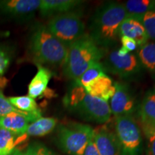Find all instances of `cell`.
Instances as JSON below:
<instances>
[{
    "instance_id": "cell-1",
    "label": "cell",
    "mask_w": 155,
    "mask_h": 155,
    "mask_svg": "<svg viewBox=\"0 0 155 155\" xmlns=\"http://www.w3.org/2000/svg\"><path fill=\"white\" fill-rule=\"evenodd\" d=\"M127 16L123 4H104L92 17L88 35L100 48L111 47L117 41L120 25Z\"/></svg>"
},
{
    "instance_id": "cell-2",
    "label": "cell",
    "mask_w": 155,
    "mask_h": 155,
    "mask_svg": "<svg viewBox=\"0 0 155 155\" xmlns=\"http://www.w3.org/2000/svg\"><path fill=\"white\" fill-rule=\"evenodd\" d=\"M64 106L81 119L104 124L110 120L111 108L108 102L91 96L83 86L75 84L65 95Z\"/></svg>"
},
{
    "instance_id": "cell-3",
    "label": "cell",
    "mask_w": 155,
    "mask_h": 155,
    "mask_svg": "<svg viewBox=\"0 0 155 155\" xmlns=\"http://www.w3.org/2000/svg\"><path fill=\"white\" fill-rule=\"evenodd\" d=\"M105 53L104 48L97 45L88 34H86L68 47L63 65L64 74L75 81L91 65L101 62Z\"/></svg>"
},
{
    "instance_id": "cell-4",
    "label": "cell",
    "mask_w": 155,
    "mask_h": 155,
    "mask_svg": "<svg viewBox=\"0 0 155 155\" xmlns=\"http://www.w3.org/2000/svg\"><path fill=\"white\" fill-rule=\"evenodd\" d=\"M30 50L37 65H63L68 48L47 26L40 25L35 27L31 35Z\"/></svg>"
},
{
    "instance_id": "cell-5",
    "label": "cell",
    "mask_w": 155,
    "mask_h": 155,
    "mask_svg": "<svg viewBox=\"0 0 155 155\" xmlns=\"http://www.w3.org/2000/svg\"><path fill=\"white\" fill-rule=\"evenodd\" d=\"M94 137L91 126L80 123L61 125L57 133L58 147L69 155H83L89 141Z\"/></svg>"
},
{
    "instance_id": "cell-6",
    "label": "cell",
    "mask_w": 155,
    "mask_h": 155,
    "mask_svg": "<svg viewBox=\"0 0 155 155\" xmlns=\"http://www.w3.org/2000/svg\"><path fill=\"white\" fill-rule=\"evenodd\" d=\"M47 27L68 48L86 35V25L81 15L72 11L53 16Z\"/></svg>"
},
{
    "instance_id": "cell-7",
    "label": "cell",
    "mask_w": 155,
    "mask_h": 155,
    "mask_svg": "<svg viewBox=\"0 0 155 155\" xmlns=\"http://www.w3.org/2000/svg\"><path fill=\"white\" fill-rule=\"evenodd\" d=\"M115 131L121 155H139L142 137L139 125L132 116L115 117Z\"/></svg>"
},
{
    "instance_id": "cell-8",
    "label": "cell",
    "mask_w": 155,
    "mask_h": 155,
    "mask_svg": "<svg viewBox=\"0 0 155 155\" xmlns=\"http://www.w3.org/2000/svg\"><path fill=\"white\" fill-rule=\"evenodd\" d=\"M103 59L102 64L106 72L124 78L134 76L141 68V65L137 55L133 53L119 56L117 50H114L107 53H105Z\"/></svg>"
},
{
    "instance_id": "cell-9",
    "label": "cell",
    "mask_w": 155,
    "mask_h": 155,
    "mask_svg": "<svg viewBox=\"0 0 155 155\" xmlns=\"http://www.w3.org/2000/svg\"><path fill=\"white\" fill-rule=\"evenodd\" d=\"M115 93L111 98V114L115 117L122 116H132L137 109V104L134 95L127 85L121 82L114 83Z\"/></svg>"
},
{
    "instance_id": "cell-10",
    "label": "cell",
    "mask_w": 155,
    "mask_h": 155,
    "mask_svg": "<svg viewBox=\"0 0 155 155\" xmlns=\"http://www.w3.org/2000/svg\"><path fill=\"white\" fill-rule=\"evenodd\" d=\"M40 3L41 0H0V15L25 20L39 10Z\"/></svg>"
},
{
    "instance_id": "cell-11",
    "label": "cell",
    "mask_w": 155,
    "mask_h": 155,
    "mask_svg": "<svg viewBox=\"0 0 155 155\" xmlns=\"http://www.w3.org/2000/svg\"><path fill=\"white\" fill-rule=\"evenodd\" d=\"M42 117L40 110L35 112H15L0 118V127L15 135H23L26 133L29 124Z\"/></svg>"
},
{
    "instance_id": "cell-12",
    "label": "cell",
    "mask_w": 155,
    "mask_h": 155,
    "mask_svg": "<svg viewBox=\"0 0 155 155\" xmlns=\"http://www.w3.org/2000/svg\"><path fill=\"white\" fill-rule=\"evenodd\" d=\"M94 140L100 155H121L116 134L107 127L94 129Z\"/></svg>"
},
{
    "instance_id": "cell-13",
    "label": "cell",
    "mask_w": 155,
    "mask_h": 155,
    "mask_svg": "<svg viewBox=\"0 0 155 155\" xmlns=\"http://www.w3.org/2000/svg\"><path fill=\"white\" fill-rule=\"evenodd\" d=\"M119 36H125L133 39L139 47L148 42L149 38L141 23V19L134 16H128L124 19L120 25Z\"/></svg>"
},
{
    "instance_id": "cell-14",
    "label": "cell",
    "mask_w": 155,
    "mask_h": 155,
    "mask_svg": "<svg viewBox=\"0 0 155 155\" xmlns=\"http://www.w3.org/2000/svg\"><path fill=\"white\" fill-rule=\"evenodd\" d=\"M84 88L91 96L101 98L106 102L111 99L115 93L113 81L106 74L96 78Z\"/></svg>"
},
{
    "instance_id": "cell-15",
    "label": "cell",
    "mask_w": 155,
    "mask_h": 155,
    "mask_svg": "<svg viewBox=\"0 0 155 155\" xmlns=\"http://www.w3.org/2000/svg\"><path fill=\"white\" fill-rule=\"evenodd\" d=\"M83 2L78 0H41L39 11L42 17L55 16L71 12Z\"/></svg>"
},
{
    "instance_id": "cell-16",
    "label": "cell",
    "mask_w": 155,
    "mask_h": 155,
    "mask_svg": "<svg viewBox=\"0 0 155 155\" xmlns=\"http://www.w3.org/2000/svg\"><path fill=\"white\" fill-rule=\"evenodd\" d=\"M38 65V72L28 86V96L32 98L40 97L48 88L53 73L41 65Z\"/></svg>"
},
{
    "instance_id": "cell-17",
    "label": "cell",
    "mask_w": 155,
    "mask_h": 155,
    "mask_svg": "<svg viewBox=\"0 0 155 155\" xmlns=\"http://www.w3.org/2000/svg\"><path fill=\"white\" fill-rule=\"evenodd\" d=\"M138 113L141 124L155 127V88L146 93L139 106Z\"/></svg>"
},
{
    "instance_id": "cell-18",
    "label": "cell",
    "mask_w": 155,
    "mask_h": 155,
    "mask_svg": "<svg viewBox=\"0 0 155 155\" xmlns=\"http://www.w3.org/2000/svg\"><path fill=\"white\" fill-rule=\"evenodd\" d=\"M57 122L55 118L41 117L29 124L25 134L29 137H42L53 131Z\"/></svg>"
},
{
    "instance_id": "cell-19",
    "label": "cell",
    "mask_w": 155,
    "mask_h": 155,
    "mask_svg": "<svg viewBox=\"0 0 155 155\" xmlns=\"http://www.w3.org/2000/svg\"><path fill=\"white\" fill-rule=\"evenodd\" d=\"M129 16L141 19L143 15L155 9V0H128L123 4Z\"/></svg>"
},
{
    "instance_id": "cell-20",
    "label": "cell",
    "mask_w": 155,
    "mask_h": 155,
    "mask_svg": "<svg viewBox=\"0 0 155 155\" xmlns=\"http://www.w3.org/2000/svg\"><path fill=\"white\" fill-rule=\"evenodd\" d=\"M137 56L141 66L155 73V42H148L139 47Z\"/></svg>"
},
{
    "instance_id": "cell-21",
    "label": "cell",
    "mask_w": 155,
    "mask_h": 155,
    "mask_svg": "<svg viewBox=\"0 0 155 155\" xmlns=\"http://www.w3.org/2000/svg\"><path fill=\"white\" fill-rule=\"evenodd\" d=\"M106 70L101 62H96L91 65L88 69L81 75L79 78L74 81L75 84L83 86L85 88L86 86L92 82L96 78L101 75H106Z\"/></svg>"
},
{
    "instance_id": "cell-22",
    "label": "cell",
    "mask_w": 155,
    "mask_h": 155,
    "mask_svg": "<svg viewBox=\"0 0 155 155\" xmlns=\"http://www.w3.org/2000/svg\"><path fill=\"white\" fill-rule=\"evenodd\" d=\"M16 136L0 127V155H12L14 152Z\"/></svg>"
},
{
    "instance_id": "cell-23",
    "label": "cell",
    "mask_w": 155,
    "mask_h": 155,
    "mask_svg": "<svg viewBox=\"0 0 155 155\" xmlns=\"http://www.w3.org/2000/svg\"><path fill=\"white\" fill-rule=\"evenodd\" d=\"M8 99L12 105L21 111L35 112L39 110L35 100L29 96L9 97Z\"/></svg>"
},
{
    "instance_id": "cell-24",
    "label": "cell",
    "mask_w": 155,
    "mask_h": 155,
    "mask_svg": "<svg viewBox=\"0 0 155 155\" xmlns=\"http://www.w3.org/2000/svg\"><path fill=\"white\" fill-rule=\"evenodd\" d=\"M141 21L149 40H155V9L150 11L141 17Z\"/></svg>"
},
{
    "instance_id": "cell-25",
    "label": "cell",
    "mask_w": 155,
    "mask_h": 155,
    "mask_svg": "<svg viewBox=\"0 0 155 155\" xmlns=\"http://www.w3.org/2000/svg\"><path fill=\"white\" fill-rule=\"evenodd\" d=\"M12 56V53L10 48L5 45H0V81L10 65Z\"/></svg>"
},
{
    "instance_id": "cell-26",
    "label": "cell",
    "mask_w": 155,
    "mask_h": 155,
    "mask_svg": "<svg viewBox=\"0 0 155 155\" xmlns=\"http://www.w3.org/2000/svg\"><path fill=\"white\" fill-rule=\"evenodd\" d=\"M25 154L26 155H58L45 145L38 142L32 143L29 145Z\"/></svg>"
},
{
    "instance_id": "cell-27",
    "label": "cell",
    "mask_w": 155,
    "mask_h": 155,
    "mask_svg": "<svg viewBox=\"0 0 155 155\" xmlns=\"http://www.w3.org/2000/svg\"><path fill=\"white\" fill-rule=\"evenodd\" d=\"M141 127L148 141L149 154L155 155V127L141 124Z\"/></svg>"
},
{
    "instance_id": "cell-28",
    "label": "cell",
    "mask_w": 155,
    "mask_h": 155,
    "mask_svg": "<svg viewBox=\"0 0 155 155\" xmlns=\"http://www.w3.org/2000/svg\"><path fill=\"white\" fill-rule=\"evenodd\" d=\"M15 112H21V111L12 105L8 98H6L3 93L0 91V118Z\"/></svg>"
},
{
    "instance_id": "cell-29",
    "label": "cell",
    "mask_w": 155,
    "mask_h": 155,
    "mask_svg": "<svg viewBox=\"0 0 155 155\" xmlns=\"http://www.w3.org/2000/svg\"><path fill=\"white\" fill-rule=\"evenodd\" d=\"M120 39H121V42L122 44L121 48H123L127 53H130L131 51L137 50V48H138L137 42L133 39L125 36L121 37Z\"/></svg>"
},
{
    "instance_id": "cell-30",
    "label": "cell",
    "mask_w": 155,
    "mask_h": 155,
    "mask_svg": "<svg viewBox=\"0 0 155 155\" xmlns=\"http://www.w3.org/2000/svg\"><path fill=\"white\" fill-rule=\"evenodd\" d=\"M83 155H100L94 140V137L89 141L88 145L86 146Z\"/></svg>"
},
{
    "instance_id": "cell-31",
    "label": "cell",
    "mask_w": 155,
    "mask_h": 155,
    "mask_svg": "<svg viewBox=\"0 0 155 155\" xmlns=\"http://www.w3.org/2000/svg\"><path fill=\"white\" fill-rule=\"evenodd\" d=\"M12 155H26V154H25V152H21L20 150H15L14 151V152H13L12 154Z\"/></svg>"
},
{
    "instance_id": "cell-32",
    "label": "cell",
    "mask_w": 155,
    "mask_h": 155,
    "mask_svg": "<svg viewBox=\"0 0 155 155\" xmlns=\"http://www.w3.org/2000/svg\"><path fill=\"white\" fill-rule=\"evenodd\" d=\"M154 80H155V76H154Z\"/></svg>"
}]
</instances>
